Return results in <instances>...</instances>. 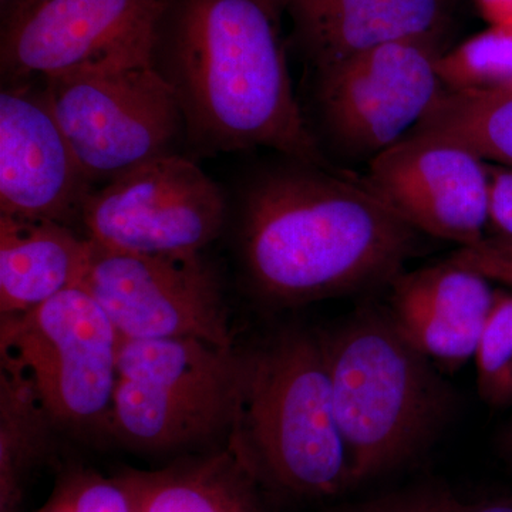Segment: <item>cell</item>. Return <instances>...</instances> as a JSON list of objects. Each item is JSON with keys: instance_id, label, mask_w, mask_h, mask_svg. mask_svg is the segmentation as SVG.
Listing matches in <instances>:
<instances>
[{"instance_id": "cell-1", "label": "cell", "mask_w": 512, "mask_h": 512, "mask_svg": "<svg viewBox=\"0 0 512 512\" xmlns=\"http://www.w3.org/2000/svg\"><path fill=\"white\" fill-rule=\"evenodd\" d=\"M286 0H164L151 64L171 87L198 154L269 148L330 168L293 93Z\"/></svg>"}, {"instance_id": "cell-2", "label": "cell", "mask_w": 512, "mask_h": 512, "mask_svg": "<svg viewBox=\"0 0 512 512\" xmlns=\"http://www.w3.org/2000/svg\"><path fill=\"white\" fill-rule=\"evenodd\" d=\"M239 258L265 301L302 305L392 284L420 232L362 178L286 158L238 192Z\"/></svg>"}, {"instance_id": "cell-3", "label": "cell", "mask_w": 512, "mask_h": 512, "mask_svg": "<svg viewBox=\"0 0 512 512\" xmlns=\"http://www.w3.org/2000/svg\"><path fill=\"white\" fill-rule=\"evenodd\" d=\"M228 443L266 494L316 500L352 487L323 333L288 329L245 352Z\"/></svg>"}, {"instance_id": "cell-4", "label": "cell", "mask_w": 512, "mask_h": 512, "mask_svg": "<svg viewBox=\"0 0 512 512\" xmlns=\"http://www.w3.org/2000/svg\"><path fill=\"white\" fill-rule=\"evenodd\" d=\"M323 340L353 487L429 444L450 414L453 393L387 312L359 313Z\"/></svg>"}, {"instance_id": "cell-5", "label": "cell", "mask_w": 512, "mask_h": 512, "mask_svg": "<svg viewBox=\"0 0 512 512\" xmlns=\"http://www.w3.org/2000/svg\"><path fill=\"white\" fill-rule=\"evenodd\" d=\"M245 352L195 338L121 339L109 437L147 454L228 443L241 404Z\"/></svg>"}, {"instance_id": "cell-6", "label": "cell", "mask_w": 512, "mask_h": 512, "mask_svg": "<svg viewBox=\"0 0 512 512\" xmlns=\"http://www.w3.org/2000/svg\"><path fill=\"white\" fill-rule=\"evenodd\" d=\"M121 338L83 285L2 316L0 357L25 370L57 429L109 437Z\"/></svg>"}, {"instance_id": "cell-7", "label": "cell", "mask_w": 512, "mask_h": 512, "mask_svg": "<svg viewBox=\"0 0 512 512\" xmlns=\"http://www.w3.org/2000/svg\"><path fill=\"white\" fill-rule=\"evenodd\" d=\"M57 120L92 183L178 154L183 111L153 64L99 67L45 79Z\"/></svg>"}, {"instance_id": "cell-8", "label": "cell", "mask_w": 512, "mask_h": 512, "mask_svg": "<svg viewBox=\"0 0 512 512\" xmlns=\"http://www.w3.org/2000/svg\"><path fill=\"white\" fill-rule=\"evenodd\" d=\"M441 39L390 43L316 70L319 130L333 151L370 161L412 133L443 90Z\"/></svg>"}, {"instance_id": "cell-9", "label": "cell", "mask_w": 512, "mask_h": 512, "mask_svg": "<svg viewBox=\"0 0 512 512\" xmlns=\"http://www.w3.org/2000/svg\"><path fill=\"white\" fill-rule=\"evenodd\" d=\"M229 202L191 158L171 154L94 188L84 204V235L110 251L200 254L220 238Z\"/></svg>"}, {"instance_id": "cell-10", "label": "cell", "mask_w": 512, "mask_h": 512, "mask_svg": "<svg viewBox=\"0 0 512 512\" xmlns=\"http://www.w3.org/2000/svg\"><path fill=\"white\" fill-rule=\"evenodd\" d=\"M83 286L121 339L195 338L235 346L221 275L204 252L128 254L92 241Z\"/></svg>"}, {"instance_id": "cell-11", "label": "cell", "mask_w": 512, "mask_h": 512, "mask_svg": "<svg viewBox=\"0 0 512 512\" xmlns=\"http://www.w3.org/2000/svg\"><path fill=\"white\" fill-rule=\"evenodd\" d=\"M164 0H30L0 25L2 83L151 64Z\"/></svg>"}, {"instance_id": "cell-12", "label": "cell", "mask_w": 512, "mask_h": 512, "mask_svg": "<svg viewBox=\"0 0 512 512\" xmlns=\"http://www.w3.org/2000/svg\"><path fill=\"white\" fill-rule=\"evenodd\" d=\"M94 188L57 120L46 80L2 83L0 214L74 228Z\"/></svg>"}, {"instance_id": "cell-13", "label": "cell", "mask_w": 512, "mask_h": 512, "mask_svg": "<svg viewBox=\"0 0 512 512\" xmlns=\"http://www.w3.org/2000/svg\"><path fill=\"white\" fill-rule=\"evenodd\" d=\"M362 181L420 234L460 248L485 237L488 167L467 148L409 134L372 158Z\"/></svg>"}, {"instance_id": "cell-14", "label": "cell", "mask_w": 512, "mask_h": 512, "mask_svg": "<svg viewBox=\"0 0 512 512\" xmlns=\"http://www.w3.org/2000/svg\"><path fill=\"white\" fill-rule=\"evenodd\" d=\"M490 279L448 261L393 279L387 311L400 332L437 367L476 357L498 295Z\"/></svg>"}, {"instance_id": "cell-15", "label": "cell", "mask_w": 512, "mask_h": 512, "mask_svg": "<svg viewBox=\"0 0 512 512\" xmlns=\"http://www.w3.org/2000/svg\"><path fill=\"white\" fill-rule=\"evenodd\" d=\"M454 0H286L292 39L322 70L376 47L443 37Z\"/></svg>"}, {"instance_id": "cell-16", "label": "cell", "mask_w": 512, "mask_h": 512, "mask_svg": "<svg viewBox=\"0 0 512 512\" xmlns=\"http://www.w3.org/2000/svg\"><path fill=\"white\" fill-rule=\"evenodd\" d=\"M92 241L50 220L0 214V315H22L83 285Z\"/></svg>"}, {"instance_id": "cell-17", "label": "cell", "mask_w": 512, "mask_h": 512, "mask_svg": "<svg viewBox=\"0 0 512 512\" xmlns=\"http://www.w3.org/2000/svg\"><path fill=\"white\" fill-rule=\"evenodd\" d=\"M120 474L136 512H269L268 494L229 443L157 470L124 468Z\"/></svg>"}, {"instance_id": "cell-18", "label": "cell", "mask_w": 512, "mask_h": 512, "mask_svg": "<svg viewBox=\"0 0 512 512\" xmlns=\"http://www.w3.org/2000/svg\"><path fill=\"white\" fill-rule=\"evenodd\" d=\"M57 429L25 370L0 366V512H25L30 480L55 457Z\"/></svg>"}, {"instance_id": "cell-19", "label": "cell", "mask_w": 512, "mask_h": 512, "mask_svg": "<svg viewBox=\"0 0 512 512\" xmlns=\"http://www.w3.org/2000/svg\"><path fill=\"white\" fill-rule=\"evenodd\" d=\"M410 134L450 141L484 163L512 170V92L466 93L443 87Z\"/></svg>"}, {"instance_id": "cell-20", "label": "cell", "mask_w": 512, "mask_h": 512, "mask_svg": "<svg viewBox=\"0 0 512 512\" xmlns=\"http://www.w3.org/2000/svg\"><path fill=\"white\" fill-rule=\"evenodd\" d=\"M437 72L453 92H512V28L488 26L468 37L440 56Z\"/></svg>"}, {"instance_id": "cell-21", "label": "cell", "mask_w": 512, "mask_h": 512, "mask_svg": "<svg viewBox=\"0 0 512 512\" xmlns=\"http://www.w3.org/2000/svg\"><path fill=\"white\" fill-rule=\"evenodd\" d=\"M36 512H136L134 495L121 474L106 477L72 464L60 470L55 488Z\"/></svg>"}, {"instance_id": "cell-22", "label": "cell", "mask_w": 512, "mask_h": 512, "mask_svg": "<svg viewBox=\"0 0 512 512\" xmlns=\"http://www.w3.org/2000/svg\"><path fill=\"white\" fill-rule=\"evenodd\" d=\"M478 393L485 403H512V295L498 296L478 346Z\"/></svg>"}, {"instance_id": "cell-23", "label": "cell", "mask_w": 512, "mask_h": 512, "mask_svg": "<svg viewBox=\"0 0 512 512\" xmlns=\"http://www.w3.org/2000/svg\"><path fill=\"white\" fill-rule=\"evenodd\" d=\"M451 261L512 288V238L497 235L484 237L476 244L458 248Z\"/></svg>"}, {"instance_id": "cell-24", "label": "cell", "mask_w": 512, "mask_h": 512, "mask_svg": "<svg viewBox=\"0 0 512 512\" xmlns=\"http://www.w3.org/2000/svg\"><path fill=\"white\" fill-rule=\"evenodd\" d=\"M467 505L440 487H421L389 495L353 512H464Z\"/></svg>"}, {"instance_id": "cell-25", "label": "cell", "mask_w": 512, "mask_h": 512, "mask_svg": "<svg viewBox=\"0 0 512 512\" xmlns=\"http://www.w3.org/2000/svg\"><path fill=\"white\" fill-rule=\"evenodd\" d=\"M490 181L488 215L490 224L504 237L512 238V170L487 164Z\"/></svg>"}, {"instance_id": "cell-26", "label": "cell", "mask_w": 512, "mask_h": 512, "mask_svg": "<svg viewBox=\"0 0 512 512\" xmlns=\"http://www.w3.org/2000/svg\"><path fill=\"white\" fill-rule=\"evenodd\" d=\"M488 26L512 28V0H474Z\"/></svg>"}, {"instance_id": "cell-27", "label": "cell", "mask_w": 512, "mask_h": 512, "mask_svg": "<svg viewBox=\"0 0 512 512\" xmlns=\"http://www.w3.org/2000/svg\"><path fill=\"white\" fill-rule=\"evenodd\" d=\"M30 0H0V25H5L13 16L18 15Z\"/></svg>"}, {"instance_id": "cell-28", "label": "cell", "mask_w": 512, "mask_h": 512, "mask_svg": "<svg viewBox=\"0 0 512 512\" xmlns=\"http://www.w3.org/2000/svg\"><path fill=\"white\" fill-rule=\"evenodd\" d=\"M464 512H512V498L487 501V503L474 505V507H467Z\"/></svg>"}, {"instance_id": "cell-29", "label": "cell", "mask_w": 512, "mask_h": 512, "mask_svg": "<svg viewBox=\"0 0 512 512\" xmlns=\"http://www.w3.org/2000/svg\"><path fill=\"white\" fill-rule=\"evenodd\" d=\"M501 446L508 456L512 457V421L508 424L507 429L503 431V437H501Z\"/></svg>"}]
</instances>
